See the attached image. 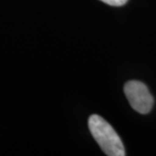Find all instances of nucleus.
<instances>
[{"instance_id": "obj_1", "label": "nucleus", "mask_w": 156, "mask_h": 156, "mask_svg": "<svg viewBox=\"0 0 156 156\" xmlns=\"http://www.w3.org/2000/svg\"><path fill=\"white\" fill-rule=\"evenodd\" d=\"M89 128L101 150L108 156H125V149L119 135L108 122L97 115L89 118Z\"/></svg>"}, {"instance_id": "obj_2", "label": "nucleus", "mask_w": 156, "mask_h": 156, "mask_svg": "<svg viewBox=\"0 0 156 156\" xmlns=\"http://www.w3.org/2000/svg\"><path fill=\"white\" fill-rule=\"evenodd\" d=\"M124 93L135 111L143 115L150 112L154 98L145 84L138 81H129L124 86Z\"/></svg>"}, {"instance_id": "obj_3", "label": "nucleus", "mask_w": 156, "mask_h": 156, "mask_svg": "<svg viewBox=\"0 0 156 156\" xmlns=\"http://www.w3.org/2000/svg\"><path fill=\"white\" fill-rule=\"evenodd\" d=\"M101 1L112 6H122L128 2V0H101Z\"/></svg>"}]
</instances>
